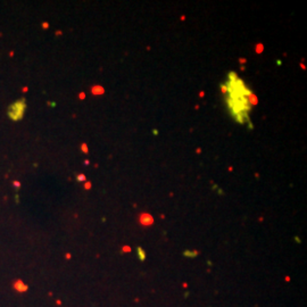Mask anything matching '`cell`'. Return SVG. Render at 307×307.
I'll return each mask as SVG.
<instances>
[{"label":"cell","mask_w":307,"mask_h":307,"mask_svg":"<svg viewBox=\"0 0 307 307\" xmlns=\"http://www.w3.org/2000/svg\"><path fill=\"white\" fill-rule=\"evenodd\" d=\"M138 257L140 258V261H145L146 258V253L142 248H138Z\"/></svg>","instance_id":"obj_4"},{"label":"cell","mask_w":307,"mask_h":307,"mask_svg":"<svg viewBox=\"0 0 307 307\" xmlns=\"http://www.w3.org/2000/svg\"><path fill=\"white\" fill-rule=\"evenodd\" d=\"M91 92H92L94 96H99V94H102V93H104V92H105V90H104V88H102V86H100V85H94L93 88H92Z\"/></svg>","instance_id":"obj_3"},{"label":"cell","mask_w":307,"mask_h":307,"mask_svg":"<svg viewBox=\"0 0 307 307\" xmlns=\"http://www.w3.org/2000/svg\"><path fill=\"white\" fill-rule=\"evenodd\" d=\"M84 188H85V189H90V188H91V183H90V182H86L85 185H84Z\"/></svg>","instance_id":"obj_9"},{"label":"cell","mask_w":307,"mask_h":307,"mask_svg":"<svg viewBox=\"0 0 307 307\" xmlns=\"http://www.w3.org/2000/svg\"><path fill=\"white\" fill-rule=\"evenodd\" d=\"M200 151H201V149H200V148H198V149H197V154H200Z\"/></svg>","instance_id":"obj_14"},{"label":"cell","mask_w":307,"mask_h":307,"mask_svg":"<svg viewBox=\"0 0 307 307\" xmlns=\"http://www.w3.org/2000/svg\"><path fill=\"white\" fill-rule=\"evenodd\" d=\"M239 61H240V63H242V64H244V63H246V60H245V58H240V60H239Z\"/></svg>","instance_id":"obj_13"},{"label":"cell","mask_w":307,"mask_h":307,"mask_svg":"<svg viewBox=\"0 0 307 307\" xmlns=\"http://www.w3.org/2000/svg\"><path fill=\"white\" fill-rule=\"evenodd\" d=\"M139 221L142 225H151L154 223V218L150 214L147 213H142L139 217Z\"/></svg>","instance_id":"obj_2"},{"label":"cell","mask_w":307,"mask_h":307,"mask_svg":"<svg viewBox=\"0 0 307 307\" xmlns=\"http://www.w3.org/2000/svg\"><path fill=\"white\" fill-rule=\"evenodd\" d=\"M77 180H79V181H85V175H84V174H79V175H77Z\"/></svg>","instance_id":"obj_7"},{"label":"cell","mask_w":307,"mask_h":307,"mask_svg":"<svg viewBox=\"0 0 307 307\" xmlns=\"http://www.w3.org/2000/svg\"><path fill=\"white\" fill-rule=\"evenodd\" d=\"M81 149H82L83 153H88V146H86L85 143H82V146H81Z\"/></svg>","instance_id":"obj_6"},{"label":"cell","mask_w":307,"mask_h":307,"mask_svg":"<svg viewBox=\"0 0 307 307\" xmlns=\"http://www.w3.org/2000/svg\"><path fill=\"white\" fill-rule=\"evenodd\" d=\"M26 110V101L25 98H21L18 100L14 101L8 107V117L13 122L21 121L24 116V113Z\"/></svg>","instance_id":"obj_1"},{"label":"cell","mask_w":307,"mask_h":307,"mask_svg":"<svg viewBox=\"0 0 307 307\" xmlns=\"http://www.w3.org/2000/svg\"><path fill=\"white\" fill-rule=\"evenodd\" d=\"M185 19V16H181V21H184Z\"/></svg>","instance_id":"obj_15"},{"label":"cell","mask_w":307,"mask_h":307,"mask_svg":"<svg viewBox=\"0 0 307 307\" xmlns=\"http://www.w3.org/2000/svg\"><path fill=\"white\" fill-rule=\"evenodd\" d=\"M42 26H43V29H48V27H49V24H48V23H46V22H45L43 24H42Z\"/></svg>","instance_id":"obj_10"},{"label":"cell","mask_w":307,"mask_h":307,"mask_svg":"<svg viewBox=\"0 0 307 307\" xmlns=\"http://www.w3.org/2000/svg\"><path fill=\"white\" fill-rule=\"evenodd\" d=\"M204 96H205V92H204V91H201V92H200V93H199V97H200V98H202V97H204Z\"/></svg>","instance_id":"obj_12"},{"label":"cell","mask_w":307,"mask_h":307,"mask_svg":"<svg viewBox=\"0 0 307 307\" xmlns=\"http://www.w3.org/2000/svg\"><path fill=\"white\" fill-rule=\"evenodd\" d=\"M123 251H124V253H130V251H131V247L125 246V247H123Z\"/></svg>","instance_id":"obj_8"},{"label":"cell","mask_w":307,"mask_h":307,"mask_svg":"<svg viewBox=\"0 0 307 307\" xmlns=\"http://www.w3.org/2000/svg\"><path fill=\"white\" fill-rule=\"evenodd\" d=\"M84 98H85V93L81 92V93H80V99H84Z\"/></svg>","instance_id":"obj_11"},{"label":"cell","mask_w":307,"mask_h":307,"mask_svg":"<svg viewBox=\"0 0 307 307\" xmlns=\"http://www.w3.org/2000/svg\"><path fill=\"white\" fill-rule=\"evenodd\" d=\"M255 49H256L255 51H256L257 54H262L263 50H264V46H263L262 43H257V45H256V47H255Z\"/></svg>","instance_id":"obj_5"},{"label":"cell","mask_w":307,"mask_h":307,"mask_svg":"<svg viewBox=\"0 0 307 307\" xmlns=\"http://www.w3.org/2000/svg\"><path fill=\"white\" fill-rule=\"evenodd\" d=\"M14 184H15V185H18V187H19V182H14Z\"/></svg>","instance_id":"obj_16"}]
</instances>
